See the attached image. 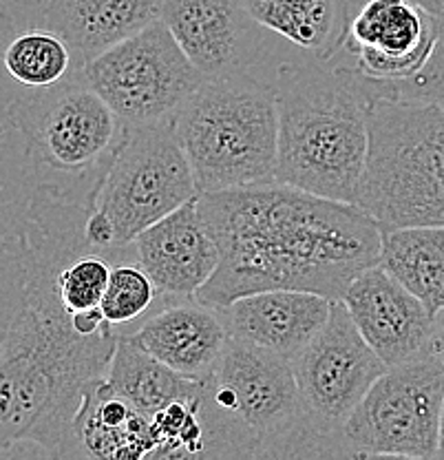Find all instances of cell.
Masks as SVG:
<instances>
[{"mask_svg": "<svg viewBox=\"0 0 444 460\" xmlns=\"http://www.w3.org/2000/svg\"><path fill=\"white\" fill-rule=\"evenodd\" d=\"M80 69L69 40L40 18V0H0V113Z\"/></svg>", "mask_w": 444, "mask_h": 460, "instance_id": "cell-14", "label": "cell"}, {"mask_svg": "<svg viewBox=\"0 0 444 460\" xmlns=\"http://www.w3.org/2000/svg\"><path fill=\"white\" fill-rule=\"evenodd\" d=\"M444 363L431 352L376 378L343 428L345 456L438 458Z\"/></svg>", "mask_w": 444, "mask_h": 460, "instance_id": "cell-10", "label": "cell"}, {"mask_svg": "<svg viewBox=\"0 0 444 460\" xmlns=\"http://www.w3.org/2000/svg\"><path fill=\"white\" fill-rule=\"evenodd\" d=\"M352 3H354V0H352Z\"/></svg>", "mask_w": 444, "mask_h": 460, "instance_id": "cell-30", "label": "cell"}, {"mask_svg": "<svg viewBox=\"0 0 444 460\" xmlns=\"http://www.w3.org/2000/svg\"><path fill=\"white\" fill-rule=\"evenodd\" d=\"M173 127L199 193L276 181V95L252 71L206 78Z\"/></svg>", "mask_w": 444, "mask_h": 460, "instance_id": "cell-5", "label": "cell"}, {"mask_svg": "<svg viewBox=\"0 0 444 460\" xmlns=\"http://www.w3.org/2000/svg\"><path fill=\"white\" fill-rule=\"evenodd\" d=\"M84 75L128 128L173 122L206 83L161 18L89 60Z\"/></svg>", "mask_w": 444, "mask_h": 460, "instance_id": "cell-9", "label": "cell"}, {"mask_svg": "<svg viewBox=\"0 0 444 460\" xmlns=\"http://www.w3.org/2000/svg\"><path fill=\"white\" fill-rule=\"evenodd\" d=\"M429 352H431L436 358H440V361L444 363V314L438 316L436 325H433V334H431V343H429Z\"/></svg>", "mask_w": 444, "mask_h": 460, "instance_id": "cell-27", "label": "cell"}, {"mask_svg": "<svg viewBox=\"0 0 444 460\" xmlns=\"http://www.w3.org/2000/svg\"><path fill=\"white\" fill-rule=\"evenodd\" d=\"M104 385L137 407L148 419L166 410L170 402L202 390V381H193L170 370L166 363L142 349L126 332L119 337Z\"/></svg>", "mask_w": 444, "mask_h": 460, "instance_id": "cell-23", "label": "cell"}, {"mask_svg": "<svg viewBox=\"0 0 444 460\" xmlns=\"http://www.w3.org/2000/svg\"><path fill=\"white\" fill-rule=\"evenodd\" d=\"M292 370L305 414L326 454L345 456L343 428L387 366L358 332L343 301H334L327 323L292 358Z\"/></svg>", "mask_w": 444, "mask_h": 460, "instance_id": "cell-11", "label": "cell"}, {"mask_svg": "<svg viewBox=\"0 0 444 460\" xmlns=\"http://www.w3.org/2000/svg\"><path fill=\"white\" fill-rule=\"evenodd\" d=\"M255 22L317 60L343 51L352 0H241Z\"/></svg>", "mask_w": 444, "mask_h": 460, "instance_id": "cell-21", "label": "cell"}, {"mask_svg": "<svg viewBox=\"0 0 444 460\" xmlns=\"http://www.w3.org/2000/svg\"><path fill=\"white\" fill-rule=\"evenodd\" d=\"M341 301L350 310L358 332L387 367L429 354L436 319L383 266L376 263L362 270Z\"/></svg>", "mask_w": 444, "mask_h": 460, "instance_id": "cell-15", "label": "cell"}, {"mask_svg": "<svg viewBox=\"0 0 444 460\" xmlns=\"http://www.w3.org/2000/svg\"><path fill=\"white\" fill-rule=\"evenodd\" d=\"M219 266L195 299L223 308L264 290H308L332 301L380 259V224L350 201L267 181L199 193Z\"/></svg>", "mask_w": 444, "mask_h": 460, "instance_id": "cell-2", "label": "cell"}, {"mask_svg": "<svg viewBox=\"0 0 444 460\" xmlns=\"http://www.w3.org/2000/svg\"><path fill=\"white\" fill-rule=\"evenodd\" d=\"M197 198L133 239L137 261L164 299H195L219 266L217 239L199 215Z\"/></svg>", "mask_w": 444, "mask_h": 460, "instance_id": "cell-16", "label": "cell"}, {"mask_svg": "<svg viewBox=\"0 0 444 460\" xmlns=\"http://www.w3.org/2000/svg\"><path fill=\"white\" fill-rule=\"evenodd\" d=\"M3 127L18 133L42 181L91 204L128 131L84 69L9 107Z\"/></svg>", "mask_w": 444, "mask_h": 460, "instance_id": "cell-7", "label": "cell"}, {"mask_svg": "<svg viewBox=\"0 0 444 460\" xmlns=\"http://www.w3.org/2000/svg\"><path fill=\"white\" fill-rule=\"evenodd\" d=\"M157 295L160 290L152 284L144 266L137 259H124L113 263L100 310L109 323L122 328L144 316L155 304Z\"/></svg>", "mask_w": 444, "mask_h": 460, "instance_id": "cell-24", "label": "cell"}, {"mask_svg": "<svg viewBox=\"0 0 444 460\" xmlns=\"http://www.w3.org/2000/svg\"><path fill=\"white\" fill-rule=\"evenodd\" d=\"M0 131H3V113H0Z\"/></svg>", "mask_w": 444, "mask_h": 460, "instance_id": "cell-29", "label": "cell"}, {"mask_svg": "<svg viewBox=\"0 0 444 460\" xmlns=\"http://www.w3.org/2000/svg\"><path fill=\"white\" fill-rule=\"evenodd\" d=\"M91 208L36 175L12 127L0 131V458H65L84 392L122 337L84 334L58 292L60 268L95 251Z\"/></svg>", "mask_w": 444, "mask_h": 460, "instance_id": "cell-1", "label": "cell"}, {"mask_svg": "<svg viewBox=\"0 0 444 460\" xmlns=\"http://www.w3.org/2000/svg\"><path fill=\"white\" fill-rule=\"evenodd\" d=\"M161 0H40V18L69 40L87 65L109 47L155 22Z\"/></svg>", "mask_w": 444, "mask_h": 460, "instance_id": "cell-20", "label": "cell"}, {"mask_svg": "<svg viewBox=\"0 0 444 460\" xmlns=\"http://www.w3.org/2000/svg\"><path fill=\"white\" fill-rule=\"evenodd\" d=\"M438 458H444V402L440 414V436H438Z\"/></svg>", "mask_w": 444, "mask_h": 460, "instance_id": "cell-28", "label": "cell"}, {"mask_svg": "<svg viewBox=\"0 0 444 460\" xmlns=\"http://www.w3.org/2000/svg\"><path fill=\"white\" fill-rule=\"evenodd\" d=\"M116 261H124V259L107 255V252L89 251L69 259L60 268L58 292L66 313L80 316L100 310L109 286V277H111V268Z\"/></svg>", "mask_w": 444, "mask_h": 460, "instance_id": "cell-25", "label": "cell"}, {"mask_svg": "<svg viewBox=\"0 0 444 460\" xmlns=\"http://www.w3.org/2000/svg\"><path fill=\"white\" fill-rule=\"evenodd\" d=\"M436 38L431 16L414 0H358L343 51L367 78L407 80L427 65Z\"/></svg>", "mask_w": 444, "mask_h": 460, "instance_id": "cell-12", "label": "cell"}, {"mask_svg": "<svg viewBox=\"0 0 444 460\" xmlns=\"http://www.w3.org/2000/svg\"><path fill=\"white\" fill-rule=\"evenodd\" d=\"M155 447L151 419L126 399L113 394L100 378L84 392L65 458L142 460L155 456Z\"/></svg>", "mask_w": 444, "mask_h": 460, "instance_id": "cell-19", "label": "cell"}, {"mask_svg": "<svg viewBox=\"0 0 444 460\" xmlns=\"http://www.w3.org/2000/svg\"><path fill=\"white\" fill-rule=\"evenodd\" d=\"M332 299L308 290H264L217 308L228 334L292 358L327 323Z\"/></svg>", "mask_w": 444, "mask_h": 460, "instance_id": "cell-17", "label": "cell"}, {"mask_svg": "<svg viewBox=\"0 0 444 460\" xmlns=\"http://www.w3.org/2000/svg\"><path fill=\"white\" fill-rule=\"evenodd\" d=\"M160 18L208 80L250 71L267 49L241 0H161Z\"/></svg>", "mask_w": 444, "mask_h": 460, "instance_id": "cell-13", "label": "cell"}, {"mask_svg": "<svg viewBox=\"0 0 444 460\" xmlns=\"http://www.w3.org/2000/svg\"><path fill=\"white\" fill-rule=\"evenodd\" d=\"M270 84L279 109L276 181L356 204L376 102L370 78L305 56L281 62Z\"/></svg>", "mask_w": 444, "mask_h": 460, "instance_id": "cell-3", "label": "cell"}, {"mask_svg": "<svg viewBox=\"0 0 444 460\" xmlns=\"http://www.w3.org/2000/svg\"><path fill=\"white\" fill-rule=\"evenodd\" d=\"M199 195L193 166L173 122L128 128L95 195L93 208L109 219L118 248Z\"/></svg>", "mask_w": 444, "mask_h": 460, "instance_id": "cell-8", "label": "cell"}, {"mask_svg": "<svg viewBox=\"0 0 444 460\" xmlns=\"http://www.w3.org/2000/svg\"><path fill=\"white\" fill-rule=\"evenodd\" d=\"M202 385L208 458L327 456L290 358L231 337Z\"/></svg>", "mask_w": 444, "mask_h": 460, "instance_id": "cell-4", "label": "cell"}, {"mask_svg": "<svg viewBox=\"0 0 444 460\" xmlns=\"http://www.w3.org/2000/svg\"><path fill=\"white\" fill-rule=\"evenodd\" d=\"M424 12L431 16L433 27H436V47L433 51H444V0H414Z\"/></svg>", "mask_w": 444, "mask_h": 460, "instance_id": "cell-26", "label": "cell"}, {"mask_svg": "<svg viewBox=\"0 0 444 460\" xmlns=\"http://www.w3.org/2000/svg\"><path fill=\"white\" fill-rule=\"evenodd\" d=\"M126 334L170 370L193 381H204L214 370L231 339L219 310L197 299L164 305Z\"/></svg>", "mask_w": 444, "mask_h": 460, "instance_id": "cell-18", "label": "cell"}, {"mask_svg": "<svg viewBox=\"0 0 444 460\" xmlns=\"http://www.w3.org/2000/svg\"><path fill=\"white\" fill-rule=\"evenodd\" d=\"M433 319L444 314V226L380 228V259Z\"/></svg>", "mask_w": 444, "mask_h": 460, "instance_id": "cell-22", "label": "cell"}, {"mask_svg": "<svg viewBox=\"0 0 444 460\" xmlns=\"http://www.w3.org/2000/svg\"><path fill=\"white\" fill-rule=\"evenodd\" d=\"M356 204L380 228L444 226V104L376 98Z\"/></svg>", "mask_w": 444, "mask_h": 460, "instance_id": "cell-6", "label": "cell"}]
</instances>
